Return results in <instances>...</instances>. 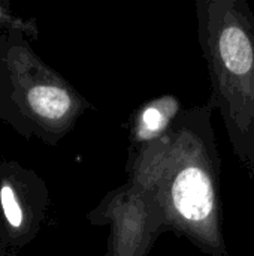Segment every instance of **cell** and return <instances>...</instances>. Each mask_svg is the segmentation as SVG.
Returning a JSON list of instances; mask_svg holds the SVG:
<instances>
[{
    "label": "cell",
    "instance_id": "cell-6",
    "mask_svg": "<svg viewBox=\"0 0 254 256\" xmlns=\"http://www.w3.org/2000/svg\"><path fill=\"white\" fill-rule=\"evenodd\" d=\"M0 200H1V207H3L7 222L13 228H18L22 222V213H21V208L18 206V201H16L10 186L3 184V188L0 190Z\"/></svg>",
    "mask_w": 254,
    "mask_h": 256
},
{
    "label": "cell",
    "instance_id": "cell-3",
    "mask_svg": "<svg viewBox=\"0 0 254 256\" xmlns=\"http://www.w3.org/2000/svg\"><path fill=\"white\" fill-rule=\"evenodd\" d=\"M96 214V222L111 228L106 256H148L168 231L156 198L130 182L108 194Z\"/></svg>",
    "mask_w": 254,
    "mask_h": 256
},
{
    "label": "cell",
    "instance_id": "cell-1",
    "mask_svg": "<svg viewBox=\"0 0 254 256\" xmlns=\"http://www.w3.org/2000/svg\"><path fill=\"white\" fill-rule=\"evenodd\" d=\"M214 108H186L172 132L129 152L132 184L151 194L165 216L166 230L201 252L226 256L222 224L220 153L211 124Z\"/></svg>",
    "mask_w": 254,
    "mask_h": 256
},
{
    "label": "cell",
    "instance_id": "cell-5",
    "mask_svg": "<svg viewBox=\"0 0 254 256\" xmlns=\"http://www.w3.org/2000/svg\"><path fill=\"white\" fill-rule=\"evenodd\" d=\"M31 110L45 120H66L75 110V99L70 92L60 86H36L28 92Z\"/></svg>",
    "mask_w": 254,
    "mask_h": 256
},
{
    "label": "cell",
    "instance_id": "cell-4",
    "mask_svg": "<svg viewBox=\"0 0 254 256\" xmlns=\"http://www.w3.org/2000/svg\"><path fill=\"white\" fill-rule=\"evenodd\" d=\"M186 108L174 94H163L142 104L130 117V150L169 135Z\"/></svg>",
    "mask_w": 254,
    "mask_h": 256
},
{
    "label": "cell",
    "instance_id": "cell-2",
    "mask_svg": "<svg viewBox=\"0 0 254 256\" xmlns=\"http://www.w3.org/2000/svg\"><path fill=\"white\" fill-rule=\"evenodd\" d=\"M198 34L234 154L254 178V14L246 0H198Z\"/></svg>",
    "mask_w": 254,
    "mask_h": 256
}]
</instances>
